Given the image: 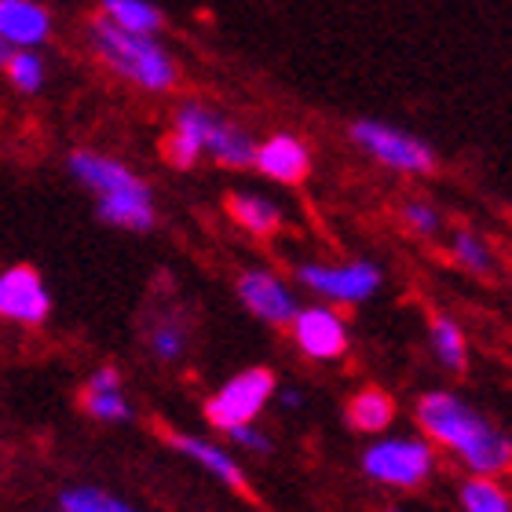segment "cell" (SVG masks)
Instances as JSON below:
<instances>
[{"label": "cell", "instance_id": "obj_1", "mask_svg": "<svg viewBox=\"0 0 512 512\" xmlns=\"http://www.w3.org/2000/svg\"><path fill=\"white\" fill-rule=\"evenodd\" d=\"M414 417L428 443L454 454L469 476L498 480L502 472L512 469V439L494 421H487L476 406L465 403L458 392L432 388L417 399Z\"/></svg>", "mask_w": 512, "mask_h": 512}, {"label": "cell", "instance_id": "obj_2", "mask_svg": "<svg viewBox=\"0 0 512 512\" xmlns=\"http://www.w3.org/2000/svg\"><path fill=\"white\" fill-rule=\"evenodd\" d=\"M88 44L103 59L107 70H114L121 81L143 88V92H169L180 81L176 59L150 33L121 30V26L99 15V19L88 22Z\"/></svg>", "mask_w": 512, "mask_h": 512}, {"label": "cell", "instance_id": "obj_3", "mask_svg": "<svg viewBox=\"0 0 512 512\" xmlns=\"http://www.w3.org/2000/svg\"><path fill=\"white\" fill-rule=\"evenodd\" d=\"M348 139L363 150L366 158L377 161L381 169L395 172V176H432L439 165L436 150L428 147L425 139L406 132L399 125L374 118H359L348 125Z\"/></svg>", "mask_w": 512, "mask_h": 512}, {"label": "cell", "instance_id": "obj_4", "mask_svg": "<svg viewBox=\"0 0 512 512\" xmlns=\"http://www.w3.org/2000/svg\"><path fill=\"white\" fill-rule=\"evenodd\" d=\"M436 447L425 436H381L363 450V476L381 487L417 491L436 472Z\"/></svg>", "mask_w": 512, "mask_h": 512}, {"label": "cell", "instance_id": "obj_5", "mask_svg": "<svg viewBox=\"0 0 512 512\" xmlns=\"http://www.w3.org/2000/svg\"><path fill=\"white\" fill-rule=\"evenodd\" d=\"M278 392V377L271 366H249L231 381H224L205 399V421L220 432H231L238 425H253L264 414L267 403Z\"/></svg>", "mask_w": 512, "mask_h": 512}, {"label": "cell", "instance_id": "obj_6", "mask_svg": "<svg viewBox=\"0 0 512 512\" xmlns=\"http://www.w3.org/2000/svg\"><path fill=\"white\" fill-rule=\"evenodd\" d=\"M293 275H297L300 286L311 289L315 297H322L326 304H341V308L374 300L384 286V271L374 260H344V264H319V260H308V264H297Z\"/></svg>", "mask_w": 512, "mask_h": 512}, {"label": "cell", "instance_id": "obj_7", "mask_svg": "<svg viewBox=\"0 0 512 512\" xmlns=\"http://www.w3.org/2000/svg\"><path fill=\"white\" fill-rule=\"evenodd\" d=\"M172 125L187 128L191 136H198L202 154H209L224 169H249L253 165L256 139L242 125H235L231 118H220L216 110L202 107V103H183V107H176Z\"/></svg>", "mask_w": 512, "mask_h": 512}, {"label": "cell", "instance_id": "obj_8", "mask_svg": "<svg viewBox=\"0 0 512 512\" xmlns=\"http://www.w3.org/2000/svg\"><path fill=\"white\" fill-rule=\"evenodd\" d=\"M297 352L311 363H337L352 348V330L344 315L333 311V304H308L300 308L289 322Z\"/></svg>", "mask_w": 512, "mask_h": 512}, {"label": "cell", "instance_id": "obj_9", "mask_svg": "<svg viewBox=\"0 0 512 512\" xmlns=\"http://www.w3.org/2000/svg\"><path fill=\"white\" fill-rule=\"evenodd\" d=\"M52 315V293L44 275L30 264H11L0 271V319L19 326H41Z\"/></svg>", "mask_w": 512, "mask_h": 512}, {"label": "cell", "instance_id": "obj_10", "mask_svg": "<svg viewBox=\"0 0 512 512\" xmlns=\"http://www.w3.org/2000/svg\"><path fill=\"white\" fill-rule=\"evenodd\" d=\"M235 293L242 300V308L253 319L267 322V326H289L293 315L300 311V300L293 286H286V278H278L267 267H246L235 282Z\"/></svg>", "mask_w": 512, "mask_h": 512}, {"label": "cell", "instance_id": "obj_11", "mask_svg": "<svg viewBox=\"0 0 512 512\" xmlns=\"http://www.w3.org/2000/svg\"><path fill=\"white\" fill-rule=\"evenodd\" d=\"M66 172H70L85 191L96 194V198H114V194H150L147 180H139L125 161L96 154V150H74V154L66 158Z\"/></svg>", "mask_w": 512, "mask_h": 512}, {"label": "cell", "instance_id": "obj_12", "mask_svg": "<svg viewBox=\"0 0 512 512\" xmlns=\"http://www.w3.org/2000/svg\"><path fill=\"white\" fill-rule=\"evenodd\" d=\"M253 165L264 172L267 180L297 187V183L308 180L311 150H308V143L300 136H293V132H275V136H267L264 143H256Z\"/></svg>", "mask_w": 512, "mask_h": 512}, {"label": "cell", "instance_id": "obj_13", "mask_svg": "<svg viewBox=\"0 0 512 512\" xmlns=\"http://www.w3.org/2000/svg\"><path fill=\"white\" fill-rule=\"evenodd\" d=\"M165 439H169V447L176 450V454L194 461V465L209 472L213 480H220L224 487H231V491H238V494H249V476H246V469H242V461H238L231 450L216 447L213 439L191 436V432H165Z\"/></svg>", "mask_w": 512, "mask_h": 512}, {"label": "cell", "instance_id": "obj_14", "mask_svg": "<svg viewBox=\"0 0 512 512\" xmlns=\"http://www.w3.org/2000/svg\"><path fill=\"white\" fill-rule=\"evenodd\" d=\"M0 37L11 48L37 52L52 37V11L41 0H0Z\"/></svg>", "mask_w": 512, "mask_h": 512}, {"label": "cell", "instance_id": "obj_15", "mask_svg": "<svg viewBox=\"0 0 512 512\" xmlns=\"http://www.w3.org/2000/svg\"><path fill=\"white\" fill-rule=\"evenodd\" d=\"M96 216L103 224L132 231V235H147L158 224V209H154V194H114V198H99Z\"/></svg>", "mask_w": 512, "mask_h": 512}, {"label": "cell", "instance_id": "obj_16", "mask_svg": "<svg viewBox=\"0 0 512 512\" xmlns=\"http://www.w3.org/2000/svg\"><path fill=\"white\" fill-rule=\"evenodd\" d=\"M395 399L384 388H377V384H366V388H359V392L348 399V410H344V417H348V425L355 428V432H366V436H377V432H388V428L395 425Z\"/></svg>", "mask_w": 512, "mask_h": 512}, {"label": "cell", "instance_id": "obj_17", "mask_svg": "<svg viewBox=\"0 0 512 512\" xmlns=\"http://www.w3.org/2000/svg\"><path fill=\"white\" fill-rule=\"evenodd\" d=\"M428 348L436 355V363L450 374H465L469 370V337L461 330V322L454 315L436 311L428 319Z\"/></svg>", "mask_w": 512, "mask_h": 512}, {"label": "cell", "instance_id": "obj_18", "mask_svg": "<svg viewBox=\"0 0 512 512\" xmlns=\"http://www.w3.org/2000/svg\"><path fill=\"white\" fill-rule=\"evenodd\" d=\"M227 216L242 231H249L256 238H271L282 231V209L271 198H264V194H253V191L227 194Z\"/></svg>", "mask_w": 512, "mask_h": 512}, {"label": "cell", "instance_id": "obj_19", "mask_svg": "<svg viewBox=\"0 0 512 512\" xmlns=\"http://www.w3.org/2000/svg\"><path fill=\"white\" fill-rule=\"evenodd\" d=\"M147 348L158 363H180L191 348V326L180 311H161L147 326Z\"/></svg>", "mask_w": 512, "mask_h": 512}, {"label": "cell", "instance_id": "obj_20", "mask_svg": "<svg viewBox=\"0 0 512 512\" xmlns=\"http://www.w3.org/2000/svg\"><path fill=\"white\" fill-rule=\"evenodd\" d=\"M450 260L472 278H491L498 271L494 246L480 231H472V227H454L450 231Z\"/></svg>", "mask_w": 512, "mask_h": 512}, {"label": "cell", "instance_id": "obj_21", "mask_svg": "<svg viewBox=\"0 0 512 512\" xmlns=\"http://www.w3.org/2000/svg\"><path fill=\"white\" fill-rule=\"evenodd\" d=\"M99 15L121 30L150 33V37H158V30L165 26V11L150 0H99Z\"/></svg>", "mask_w": 512, "mask_h": 512}, {"label": "cell", "instance_id": "obj_22", "mask_svg": "<svg viewBox=\"0 0 512 512\" xmlns=\"http://www.w3.org/2000/svg\"><path fill=\"white\" fill-rule=\"evenodd\" d=\"M461 512H512V494L494 476H469L458 491Z\"/></svg>", "mask_w": 512, "mask_h": 512}, {"label": "cell", "instance_id": "obj_23", "mask_svg": "<svg viewBox=\"0 0 512 512\" xmlns=\"http://www.w3.org/2000/svg\"><path fill=\"white\" fill-rule=\"evenodd\" d=\"M59 512H139L103 487H66L59 494Z\"/></svg>", "mask_w": 512, "mask_h": 512}, {"label": "cell", "instance_id": "obj_24", "mask_svg": "<svg viewBox=\"0 0 512 512\" xmlns=\"http://www.w3.org/2000/svg\"><path fill=\"white\" fill-rule=\"evenodd\" d=\"M4 74H8V81L19 88L22 96H37L44 88V59L37 52H30V48H15L8 66H4Z\"/></svg>", "mask_w": 512, "mask_h": 512}, {"label": "cell", "instance_id": "obj_25", "mask_svg": "<svg viewBox=\"0 0 512 512\" xmlns=\"http://www.w3.org/2000/svg\"><path fill=\"white\" fill-rule=\"evenodd\" d=\"M399 220H403V227L410 231V235L425 238V242L439 238V235H443V227H447L443 213H439L432 202H406L403 209H399Z\"/></svg>", "mask_w": 512, "mask_h": 512}, {"label": "cell", "instance_id": "obj_26", "mask_svg": "<svg viewBox=\"0 0 512 512\" xmlns=\"http://www.w3.org/2000/svg\"><path fill=\"white\" fill-rule=\"evenodd\" d=\"M81 406H85L88 417H96L103 425H121V421H132V406H128L125 392H88L81 395Z\"/></svg>", "mask_w": 512, "mask_h": 512}, {"label": "cell", "instance_id": "obj_27", "mask_svg": "<svg viewBox=\"0 0 512 512\" xmlns=\"http://www.w3.org/2000/svg\"><path fill=\"white\" fill-rule=\"evenodd\" d=\"M161 154L169 158L172 169H180V172L194 169V165H198V161L205 158L198 136H191L187 128H176V125H172V132L165 136V143H161Z\"/></svg>", "mask_w": 512, "mask_h": 512}, {"label": "cell", "instance_id": "obj_28", "mask_svg": "<svg viewBox=\"0 0 512 512\" xmlns=\"http://www.w3.org/2000/svg\"><path fill=\"white\" fill-rule=\"evenodd\" d=\"M227 436H231V443H235L238 450H246V454H256V458H267V454L275 450L271 436H267L264 428H256V421H253V425H238V428H231Z\"/></svg>", "mask_w": 512, "mask_h": 512}, {"label": "cell", "instance_id": "obj_29", "mask_svg": "<svg viewBox=\"0 0 512 512\" xmlns=\"http://www.w3.org/2000/svg\"><path fill=\"white\" fill-rule=\"evenodd\" d=\"M85 388H88V392H121V374H118V366H99L96 374L88 377Z\"/></svg>", "mask_w": 512, "mask_h": 512}, {"label": "cell", "instance_id": "obj_30", "mask_svg": "<svg viewBox=\"0 0 512 512\" xmlns=\"http://www.w3.org/2000/svg\"><path fill=\"white\" fill-rule=\"evenodd\" d=\"M278 399H282V406H289V410H297L300 403H304V392H297V388H282V392H275Z\"/></svg>", "mask_w": 512, "mask_h": 512}, {"label": "cell", "instance_id": "obj_31", "mask_svg": "<svg viewBox=\"0 0 512 512\" xmlns=\"http://www.w3.org/2000/svg\"><path fill=\"white\" fill-rule=\"evenodd\" d=\"M11 52H15V48H11V44H8V41H4V37H0V70H4V66H8Z\"/></svg>", "mask_w": 512, "mask_h": 512}, {"label": "cell", "instance_id": "obj_32", "mask_svg": "<svg viewBox=\"0 0 512 512\" xmlns=\"http://www.w3.org/2000/svg\"><path fill=\"white\" fill-rule=\"evenodd\" d=\"M381 512H403V509H395V505H392V509H381Z\"/></svg>", "mask_w": 512, "mask_h": 512}, {"label": "cell", "instance_id": "obj_33", "mask_svg": "<svg viewBox=\"0 0 512 512\" xmlns=\"http://www.w3.org/2000/svg\"><path fill=\"white\" fill-rule=\"evenodd\" d=\"M55 512H59V509H55Z\"/></svg>", "mask_w": 512, "mask_h": 512}]
</instances>
